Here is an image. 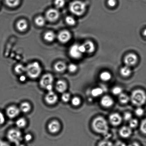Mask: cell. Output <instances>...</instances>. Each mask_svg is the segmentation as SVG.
Returning <instances> with one entry per match:
<instances>
[{"instance_id": "cell-4", "label": "cell", "mask_w": 146, "mask_h": 146, "mask_svg": "<svg viewBox=\"0 0 146 146\" xmlns=\"http://www.w3.org/2000/svg\"><path fill=\"white\" fill-rule=\"evenodd\" d=\"M69 8L70 11L72 13L80 16L85 13L86 5L85 3L82 1H76L71 3Z\"/></svg>"}, {"instance_id": "cell-41", "label": "cell", "mask_w": 146, "mask_h": 146, "mask_svg": "<svg viewBox=\"0 0 146 146\" xmlns=\"http://www.w3.org/2000/svg\"><path fill=\"white\" fill-rule=\"evenodd\" d=\"M132 114L129 112H126L124 114V119L125 121H129L130 120L132 119Z\"/></svg>"}, {"instance_id": "cell-15", "label": "cell", "mask_w": 146, "mask_h": 146, "mask_svg": "<svg viewBox=\"0 0 146 146\" xmlns=\"http://www.w3.org/2000/svg\"><path fill=\"white\" fill-rule=\"evenodd\" d=\"M68 85L63 80H58L56 83L55 88L57 91L60 93H64L66 91Z\"/></svg>"}, {"instance_id": "cell-17", "label": "cell", "mask_w": 146, "mask_h": 146, "mask_svg": "<svg viewBox=\"0 0 146 146\" xmlns=\"http://www.w3.org/2000/svg\"><path fill=\"white\" fill-rule=\"evenodd\" d=\"M119 133L120 136L122 138H127L131 136L132 131L130 127L124 126L120 129Z\"/></svg>"}, {"instance_id": "cell-44", "label": "cell", "mask_w": 146, "mask_h": 146, "mask_svg": "<svg viewBox=\"0 0 146 146\" xmlns=\"http://www.w3.org/2000/svg\"><path fill=\"white\" fill-rule=\"evenodd\" d=\"M108 4L110 7H114L116 4V1L115 0H108Z\"/></svg>"}, {"instance_id": "cell-22", "label": "cell", "mask_w": 146, "mask_h": 146, "mask_svg": "<svg viewBox=\"0 0 146 146\" xmlns=\"http://www.w3.org/2000/svg\"><path fill=\"white\" fill-rule=\"evenodd\" d=\"M131 73V71L129 67L125 66L122 67L120 70V73L122 76L125 77L129 76Z\"/></svg>"}, {"instance_id": "cell-24", "label": "cell", "mask_w": 146, "mask_h": 146, "mask_svg": "<svg viewBox=\"0 0 146 146\" xmlns=\"http://www.w3.org/2000/svg\"><path fill=\"white\" fill-rule=\"evenodd\" d=\"M111 78V74L110 72L107 71H104L102 72L100 75V78L104 81H109Z\"/></svg>"}, {"instance_id": "cell-27", "label": "cell", "mask_w": 146, "mask_h": 146, "mask_svg": "<svg viewBox=\"0 0 146 146\" xmlns=\"http://www.w3.org/2000/svg\"><path fill=\"white\" fill-rule=\"evenodd\" d=\"M103 91L102 89L97 88L94 89L91 91L92 95L94 97H98L103 94Z\"/></svg>"}, {"instance_id": "cell-11", "label": "cell", "mask_w": 146, "mask_h": 146, "mask_svg": "<svg viewBox=\"0 0 146 146\" xmlns=\"http://www.w3.org/2000/svg\"><path fill=\"white\" fill-rule=\"evenodd\" d=\"M60 13L58 10L55 9H50L47 11L46 17L48 21L54 22L59 18Z\"/></svg>"}, {"instance_id": "cell-47", "label": "cell", "mask_w": 146, "mask_h": 146, "mask_svg": "<svg viewBox=\"0 0 146 146\" xmlns=\"http://www.w3.org/2000/svg\"><path fill=\"white\" fill-rule=\"evenodd\" d=\"M127 146H141L140 145V144L138 143H133V144H131V145H129Z\"/></svg>"}, {"instance_id": "cell-21", "label": "cell", "mask_w": 146, "mask_h": 146, "mask_svg": "<svg viewBox=\"0 0 146 146\" xmlns=\"http://www.w3.org/2000/svg\"><path fill=\"white\" fill-rule=\"evenodd\" d=\"M28 27V24L26 21L24 19L20 20L17 23V28L19 31H25Z\"/></svg>"}, {"instance_id": "cell-13", "label": "cell", "mask_w": 146, "mask_h": 146, "mask_svg": "<svg viewBox=\"0 0 146 146\" xmlns=\"http://www.w3.org/2000/svg\"><path fill=\"white\" fill-rule=\"evenodd\" d=\"M71 35L70 33L66 30L61 31L58 36V38L59 41L64 43L68 42L71 39Z\"/></svg>"}, {"instance_id": "cell-28", "label": "cell", "mask_w": 146, "mask_h": 146, "mask_svg": "<svg viewBox=\"0 0 146 146\" xmlns=\"http://www.w3.org/2000/svg\"><path fill=\"white\" fill-rule=\"evenodd\" d=\"M14 70L17 73L21 74L25 72V67L21 64H18L15 67Z\"/></svg>"}, {"instance_id": "cell-32", "label": "cell", "mask_w": 146, "mask_h": 146, "mask_svg": "<svg viewBox=\"0 0 146 146\" xmlns=\"http://www.w3.org/2000/svg\"><path fill=\"white\" fill-rule=\"evenodd\" d=\"M65 20L67 23L70 25H75L76 23L75 19L72 17H67Z\"/></svg>"}, {"instance_id": "cell-30", "label": "cell", "mask_w": 146, "mask_h": 146, "mask_svg": "<svg viewBox=\"0 0 146 146\" xmlns=\"http://www.w3.org/2000/svg\"><path fill=\"white\" fill-rule=\"evenodd\" d=\"M35 23L38 26H42L45 24V20L43 17L39 16L35 19Z\"/></svg>"}, {"instance_id": "cell-3", "label": "cell", "mask_w": 146, "mask_h": 146, "mask_svg": "<svg viewBox=\"0 0 146 146\" xmlns=\"http://www.w3.org/2000/svg\"><path fill=\"white\" fill-rule=\"evenodd\" d=\"M41 68L39 63L36 61L28 64L25 67V72L28 76L31 79H36L39 76Z\"/></svg>"}, {"instance_id": "cell-33", "label": "cell", "mask_w": 146, "mask_h": 146, "mask_svg": "<svg viewBox=\"0 0 146 146\" xmlns=\"http://www.w3.org/2000/svg\"><path fill=\"white\" fill-rule=\"evenodd\" d=\"M65 4V0H55V4L58 8H61L64 7Z\"/></svg>"}, {"instance_id": "cell-8", "label": "cell", "mask_w": 146, "mask_h": 146, "mask_svg": "<svg viewBox=\"0 0 146 146\" xmlns=\"http://www.w3.org/2000/svg\"><path fill=\"white\" fill-rule=\"evenodd\" d=\"M138 60V57L135 54L129 53L127 54L124 58V62L126 65L130 67L135 65Z\"/></svg>"}, {"instance_id": "cell-43", "label": "cell", "mask_w": 146, "mask_h": 146, "mask_svg": "<svg viewBox=\"0 0 146 146\" xmlns=\"http://www.w3.org/2000/svg\"><path fill=\"white\" fill-rule=\"evenodd\" d=\"M5 121V117L4 114L0 111V125L3 124Z\"/></svg>"}, {"instance_id": "cell-16", "label": "cell", "mask_w": 146, "mask_h": 146, "mask_svg": "<svg viewBox=\"0 0 146 146\" xmlns=\"http://www.w3.org/2000/svg\"><path fill=\"white\" fill-rule=\"evenodd\" d=\"M101 103L103 107L108 108L114 104L113 100L111 97L105 95L101 99Z\"/></svg>"}, {"instance_id": "cell-7", "label": "cell", "mask_w": 146, "mask_h": 146, "mask_svg": "<svg viewBox=\"0 0 146 146\" xmlns=\"http://www.w3.org/2000/svg\"><path fill=\"white\" fill-rule=\"evenodd\" d=\"M69 54L72 58L75 59H79L82 57L83 54L80 51L79 45L75 44L70 47L69 49Z\"/></svg>"}, {"instance_id": "cell-23", "label": "cell", "mask_w": 146, "mask_h": 146, "mask_svg": "<svg viewBox=\"0 0 146 146\" xmlns=\"http://www.w3.org/2000/svg\"><path fill=\"white\" fill-rule=\"evenodd\" d=\"M55 38V34L52 31H48L44 34V39L48 42H52Z\"/></svg>"}, {"instance_id": "cell-10", "label": "cell", "mask_w": 146, "mask_h": 146, "mask_svg": "<svg viewBox=\"0 0 146 146\" xmlns=\"http://www.w3.org/2000/svg\"><path fill=\"white\" fill-rule=\"evenodd\" d=\"M20 112L21 111L19 108L15 105L10 106L6 110L7 116L11 119L15 118L18 116Z\"/></svg>"}, {"instance_id": "cell-49", "label": "cell", "mask_w": 146, "mask_h": 146, "mask_svg": "<svg viewBox=\"0 0 146 146\" xmlns=\"http://www.w3.org/2000/svg\"><path fill=\"white\" fill-rule=\"evenodd\" d=\"M143 34L144 36L146 37V29L145 30H144L143 32Z\"/></svg>"}, {"instance_id": "cell-12", "label": "cell", "mask_w": 146, "mask_h": 146, "mask_svg": "<svg viewBox=\"0 0 146 146\" xmlns=\"http://www.w3.org/2000/svg\"><path fill=\"white\" fill-rule=\"evenodd\" d=\"M61 125L60 122L57 120H53L49 123L48 125V129L52 134L58 133L61 129Z\"/></svg>"}, {"instance_id": "cell-42", "label": "cell", "mask_w": 146, "mask_h": 146, "mask_svg": "<svg viewBox=\"0 0 146 146\" xmlns=\"http://www.w3.org/2000/svg\"><path fill=\"white\" fill-rule=\"evenodd\" d=\"M23 139L27 142H30L32 141L33 139L32 135L30 134H26L24 137Z\"/></svg>"}, {"instance_id": "cell-34", "label": "cell", "mask_w": 146, "mask_h": 146, "mask_svg": "<svg viewBox=\"0 0 146 146\" xmlns=\"http://www.w3.org/2000/svg\"><path fill=\"white\" fill-rule=\"evenodd\" d=\"M81 103V99L78 97H74L71 100V103L74 106H78L80 105Z\"/></svg>"}, {"instance_id": "cell-6", "label": "cell", "mask_w": 146, "mask_h": 146, "mask_svg": "<svg viewBox=\"0 0 146 146\" xmlns=\"http://www.w3.org/2000/svg\"><path fill=\"white\" fill-rule=\"evenodd\" d=\"M54 81V77L52 74H46L41 77L39 84L41 87L46 89L48 86L53 85Z\"/></svg>"}, {"instance_id": "cell-38", "label": "cell", "mask_w": 146, "mask_h": 146, "mask_svg": "<svg viewBox=\"0 0 146 146\" xmlns=\"http://www.w3.org/2000/svg\"><path fill=\"white\" fill-rule=\"evenodd\" d=\"M98 146H115L111 141H101L99 143Z\"/></svg>"}, {"instance_id": "cell-36", "label": "cell", "mask_w": 146, "mask_h": 146, "mask_svg": "<svg viewBox=\"0 0 146 146\" xmlns=\"http://www.w3.org/2000/svg\"><path fill=\"white\" fill-rule=\"evenodd\" d=\"M140 129L143 133L146 134V119L141 121Z\"/></svg>"}, {"instance_id": "cell-5", "label": "cell", "mask_w": 146, "mask_h": 146, "mask_svg": "<svg viewBox=\"0 0 146 146\" xmlns=\"http://www.w3.org/2000/svg\"><path fill=\"white\" fill-rule=\"evenodd\" d=\"M7 138L10 142L15 144L22 142L23 139L22 134L17 129H11L7 133Z\"/></svg>"}, {"instance_id": "cell-25", "label": "cell", "mask_w": 146, "mask_h": 146, "mask_svg": "<svg viewBox=\"0 0 146 146\" xmlns=\"http://www.w3.org/2000/svg\"><path fill=\"white\" fill-rule=\"evenodd\" d=\"M130 100V98L127 94L122 93L119 95V100L121 104H127L129 101Z\"/></svg>"}, {"instance_id": "cell-50", "label": "cell", "mask_w": 146, "mask_h": 146, "mask_svg": "<svg viewBox=\"0 0 146 146\" xmlns=\"http://www.w3.org/2000/svg\"><path fill=\"white\" fill-rule=\"evenodd\" d=\"M117 146H127V145H126L125 144H124L123 143H120L118 145H117Z\"/></svg>"}, {"instance_id": "cell-37", "label": "cell", "mask_w": 146, "mask_h": 146, "mask_svg": "<svg viewBox=\"0 0 146 146\" xmlns=\"http://www.w3.org/2000/svg\"><path fill=\"white\" fill-rule=\"evenodd\" d=\"M138 121L136 119H131L129 121V126L130 128H134L138 126Z\"/></svg>"}, {"instance_id": "cell-40", "label": "cell", "mask_w": 146, "mask_h": 146, "mask_svg": "<svg viewBox=\"0 0 146 146\" xmlns=\"http://www.w3.org/2000/svg\"><path fill=\"white\" fill-rule=\"evenodd\" d=\"M144 113V109L141 107H139V108H137L135 111L136 115L139 117H141V116L143 115Z\"/></svg>"}, {"instance_id": "cell-26", "label": "cell", "mask_w": 146, "mask_h": 146, "mask_svg": "<svg viewBox=\"0 0 146 146\" xmlns=\"http://www.w3.org/2000/svg\"><path fill=\"white\" fill-rule=\"evenodd\" d=\"M27 122L25 118H21L18 119L16 121V125L18 128H23L26 126Z\"/></svg>"}, {"instance_id": "cell-2", "label": "cell", "mask_w": 146, "mask_h": 146, "mask_svg": "<svg viewBox=\"0 0 146 146\" xmlns=\"http://www.w3.org/2000/svg\"><path fill=\"white\" fill-rule=\"evenodd\" d=\"M130 99L134 105L141 106L146 102V94L141 89L134 90L131 94Z\"/></svg>"}, {"instance_id": "cell-45", "label": "cell", "mask_w": 146, "mask_h": 146, "mask_svg": "<svg viewBox=\"0 0 146 146\" xmlns=\"http://www.w3.org/2000/svg\"><path fill=\"white\" fill-rule=\"evenodd\" d=\"M0 146H11V144L6 141L0 140Z\"/></svg>"}, {"instance_id": "cell-39", "label": "cell", "mask_w": 146, "mask_h": 146, "mask_svg": "<svg viewBox=\"0 0 146 146\" xmlns=\"http://www.w3.org/2000/svg\"><path fill=\"white\" fill-rule=\"evenodd\" d=\"M68 70L71 73L75 72L77 70V66L74 64H70L68 65Z\"/></svg>"}, {"instance_id": "cell-1", "label": "cell", "mask_w": 146, "mask_h": 146, "mask_svg": "<svg viewBox=\"0 0 146 146\" xmlns=\"http://www.w3.org/2000/svg\"><path fill=\"white\" fill-rule=\"evenodd\" d=\"M93 128L98 133L107 135L108 134L109 127L106 120L101 117L95 118L92 123Z\"/></svg>"}, {"instance_id": "cell-19", "label": "cell", "mask_w": 146, "mask_h": 146, "mask_svg": "<svg viewBox=\"0 0 146 146\" xmlns=\"http://www.w3.org/2000/svg\"><path fill=\"white\" fill-rule=\"evenodd\" d=\"M66 65L62 61H58L55 64L54 69L58 72H64L66 69Z\"/></svg>"}, {"instance_id": "cell-9", "label": "cell", "mask_w": 146, "mask_h": 146, "mask_svg": "<svg viewBox=\"0 0 146 146\" xmlns=\"http://www.w3.org/2000/svg\"><path fill=\"white\" fill-rule=\"evenodd\" d=\"M58 99V95L52 91H48L45 97V102L50 105L56 103Z\"/></svg>"}, {"instance_id": "cell-20", "label": "cell", "mask_w": 146, "mask_h": 146, "mask_svg": "<svg viewBox=\"0 0 146 146\" xmlns=\"http://www.w3.org/2000/svg\"><path fill=\"white\" fill-rule=\"evenodd\" d=\"M31 105L29 103L24 102L21 103L19 107V109L21 112L27 113L31 111Z\"/></svg>"}, {"instance_id": "cell-48", "label": "cell", "mask_w": 146, "mask_h": 146, "mask_svg": "<svg viewBox=\"0 0 146 146\" xmlns=\"http://www.w3.org/2000/svg\"><path fill=\"white\" fill-rule=\"evenodd\" d=\"M14 146H26L25 144L22 143V142L15 144Z\"/></svg>"}, {"instance_id": "cell-46", "label": "cell", "mask_w": 146, "mask_h": 146, "mask_svg": "<svg viewBox=\"0 0 146 146\" xmlns=\"http://www.w3.org/2000/svg\"><path fill=\"white\" fill-rule=\"evenodd\" d=\"M20 81H22V82H24V81H25L26 79V78L24 75H21V77H20Z\"/></svg>"}, {"instance_id": "cell-31", "label": "cell", "mask_w": 146, "mask_h": 146, "mask_svg": "<svg viewBox=\"0 0 146 146\" xmlns=\"http://www.w3.org/2000/svg\"><path fill=\"white\" fill-rule=\"evenodd\" d=\"M61 99L63 102L65 103L68 102L70 99L71 96L69 93H63L61 97Z\"/></svg>"}, {"instance_id": "cell-14", "label": "cell", "mask_w": 146, "mask_h": 146, "mask_svg": "<svg viewBox=\"0 0 146 146\" xmlns=\"http://www.w3.org/2000/svg\"><path fill=\"white\" fill-rule=\"evenodd\" d=\"M109 119L110 123L112 125L116 126L121 124L122 119L119 114L115 113L110 115Z\"/></svg>"}, {"instance_id": "cell-29", "label": "cell", "mask_w": 146, "mask_h": 146, "mask_svg": "<svg viewBox=\"0 0 146 146\" xmlns=\"http://www.w3.org/2000/svg\"><path fill=\"white\" fill-rule=\"evenodd\" d=\"M20 0H5L6 3L8 6L14 7L17 6L19 4Z\"/></svg>"}, {"instance_id": "cell-35", "label": "cell", "mask_w": 146, "mask_h": 146, "mask_svg": "<svg viewBox=\"0 0 146 146\" xmlns=\"http://www.w3.org/2000/svg\"><path fill=\"white\" fill-rule=\"evenodd\" d=\"M122 89L119 87H114L112 90V92L113 94L115 95H119L120 94L122 93Z\"/></svg>"}, {"instance_id": "cell-18", "label": "cell", "mask_w": 146, "mask_h": 146, "mask_svg": "<svg viewBox=\"0 0 146 146\" xmlns=\"http://www.w3.org/2000/svg\"><path fill=\"white\" fill-rule=\"evenodd\" d=\"M86 49V53L91 54L95 51V47L94 43L91 41H87L84 44Z\"/></svg>"}]
</instances>
